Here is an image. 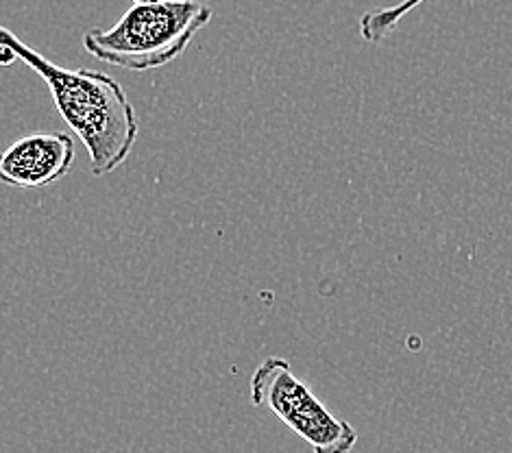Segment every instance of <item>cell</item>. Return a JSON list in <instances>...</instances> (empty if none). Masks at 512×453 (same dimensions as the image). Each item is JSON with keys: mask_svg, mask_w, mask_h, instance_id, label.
<instances>
[{"mask_svg": "<svg viewBox=\"0 0 512 453\" xmlns=\"http://www.w3.org/2000/svg\"><path fill=\"white\" fill-rule=\"evenodd\" d=\"M0 44L9 46L44 79L59 116L88 149L94 177L114 173L127 162L140 136V125L123 85L105 72L57 66L5 27H0Z\"/></svg>", "mask_w": 512, "mask_h": 453, "instance_id": "1", "label": "cell"}, {"mask_svg": "<svg viewBox=\"0 0 512 453\" xmlns=\"http://www.w3.org/2000/svg\"><path fill=\"white\" fill-rule=\"evenodd\" d=\"M212 9L199 0L133 3L112 29L83 33V48L107 66L131 72L162 68L186 53Z\"/></svg>", "mask_w": 512, "mask_h": 453, "instance_id": "2", "label": "cell"}, {"mask_svg": "<svg viewBox=\"0 0 512 453\" xmlns=\"http://www.w3.org/2000/svg\"><path fill=\"white\" fill-rule=\"evenodd\" d=\"M253 406L271 410L314 453H349L358 443V432L325 408L308 384L292 373L288 360L266 358L251 377Z\"/></svg>", "mask_w": 512, "mask_h": 453, "instance_id": "3", "label": "cell"}, {"mask_svg": "<svg viewBox=\"0 0 512 453\" xmlns=\"http://www.w3.org/2000/svg\"><path fill=\"white\" fill-rule=\"evenodd\" d=\"M75 164V140L68 133H31L0 151V181L11 188H46L62 181Z\"/></svg>", "mask_w": 512, "mask_h": 453, "instance_id": "4", "label": "cell"}, {"mask_svg": "<svg viewBox=\"0 0 512 453\" xmlns=\"http://www.w3.org/2000/svg\"><path fill=\"white\" fill-rule=\"evenodd\" d=\"M421 3H425V0H401L399 5H393V7L367 11V14L360 18L362 40L369 44L384 42L388 35L399 27V22L406 18V14H410V11L414 7H419Z\"/></svg>", "mask_w": 512, "mask_h": 453, "instance_id": "5", "label": "cell"}, {"mask_svg": "<svg viewBox=\"0 0 512 453\" xmlns=\"http://www.w3.org/2000/svg\"><path fill=\"white\" fill-rule=\"evenodd\" d=\"M18 57H16V53L11 51L9 46H3L0 44V66H9V64H14Z\"/></svg>", "mask_w": 512, "mask_h": 453, "instance_id": "6", "label": "cell"}, {"mask_svg": "<svg viewBox=\"0 0 512 453\" xmlns=\"http://www.w3.org/2000/svg\"><path fill=\"white\" fill-rule=\"evenodd\" d=\"M133 3H157V0H133Z\"/></svg>", "mask_w": 512, "mask_h": 453, "instance_id": "7", "label": "cell"}]
</instances>
